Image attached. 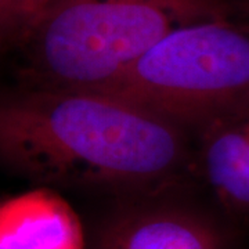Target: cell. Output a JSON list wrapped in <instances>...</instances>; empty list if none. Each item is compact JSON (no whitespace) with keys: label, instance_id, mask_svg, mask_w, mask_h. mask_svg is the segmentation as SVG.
Returning <instances> with one entry per match:
<instances>
[{"label":"cell","instance_id":"cell-1","mask_svg":"<svg viewBox=\"0 0 249 249\" xmlns=\"http://www.w3.org/2000/svg\"><path fill=\"white\" fill-rule=\"evenodd\" d=\"M0 154L43 187L148 190L187 151L180 124L118 93L24 86L1 103Z\"/></svg>","mask_w":249,"mask_h":249},{"label":"cell","instance_id":"cell-4","mask_svg":"<svg viewBox=\"0 0 249 249\" xmlns=\"http://www.w3.org/2000/svg\"><path fill=\"white\" fill-rule=\"evenodd\" d=\"M96 249H224V241L212 223L191 211L144 206L114 217Z\"/></svg>","mask_w":249,"mask_h":249},{"label":"cell","instance_id":"cell-7","mask_svg":"<svg viewBox=\"0 0 249 249\" xmlns=\"http://www.w3.org/2000/svg\"><path fill=\"white\" fill-rule=\"evenodd\" d=\"M242 19H244V21H247V22L249 24V0H248V6H247V16L242 18Z\"/></svg>","mask_w":249,"mask_h":249},{"label":"cell","instance_id":"cell-3","mask_svg":"<svg viewBox=\"0 0 249 249\" xmlns=\"http://www.w3.org/2000/svg\"><path fill=\"white\" fill-rule=\"evenodd\" d=\"M106 90L202 130L249 107V24L224 14L178 28Z\"/></svg>","mask_w":249,"mask_h":249},{"label":"cell","instance_id":"cell-2","mask_svg":"<svg viewBox=\"0 0 249 249\" xmlns=\"http://www.w3.org/2000/svg\"><path fill=\"white\" fill-rule=\"evenodd\" d=\"M224 16L212 0H55L22 50L25 86L106 90L172 31Z\"/></svg>","mask_w":249,"mask_h":249},{"label":"cell","instance_id":"cell-5","mask_svg":"<svg viewBox=\"0 0 249 249\" xmlns=\"http://www.w3.org/2000/svg\"><path fill=\"white\" fill-rule=\"evenodd\" d=\"M0 249H85V232L71 205L40 186L1 204Z\"/></svg>","mask_w":249,"mask_h":249},{"label":"cell","instance_id":"cell-6","mask_svg":"<svg viewBox=\"0 0 249 249\" xmlns=\"http://www.w3.org/2000/svg\"><path fill=\"white\" fill-rule=\"evenodd\" d=\"M201 163L222 204L249 213V107L202 129Z\"/></svg>","mask_w":249,"mask_h":249}]
</instances>
